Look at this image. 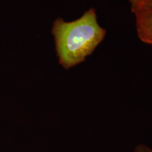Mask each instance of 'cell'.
<instances>
[{
	"label": "cell",
	"mask_w": 152,
	"mask_h": 152,
	"mask_svg": "<svg viewBox=\"0 0 152 152\" xmlns=\"http://www.w3.org/2000/svg\"><path fill=\"white\" fill-rule=\"evenodd\" d=\"M52 33L60 64L68 69L84 61L94 52L104 39L106 30L99 24L95 9H90L73 21L56 19Z\"/></svg>",
	"instance_id": "1"
},
{
	"label": "cell",
	"mask_w": 152,
	"mask_h": 152,
	"mask_svg": "<svg viewBox=\"0 0 152 152\" xmlns=\"http://www.w3.org/2000/svg\"><path fill=\"white\" fill-rule=\"evenodd\" d=\"M137 33L140 40L152 45V9L134 12Z\"/></svg>",
	"instance_id": "2"
},
{
	"label": "cell",
	"mask_w": 152,
	"mask_h": 152,
	"mask_svg": "<svg viewBox=\"0 0 152 152\" xmlns=\"http://www.w3.org/2000/svg\"><path fill=\"white\" fill-rule=\"evenodd\" d=\"M133 13L140 10L152 9V0H128Z\"/></svg>",
	"instance_id": "3"
},
{
	"label": "cell",
	"mask_w": 152,
	"mask_h": 152,
	"mask_svg": "<svg viewBox=\"0 0 152 152\" xmlns=\"http://www.w3.org/2000/svg\"><path fill=\"white\" fill-rule=\"evenodd\" d=\"M134 152H152V149H150L144 144H140L135 147Z\"/></svg>",
	"instance_id": "4"
}]
</instances>
